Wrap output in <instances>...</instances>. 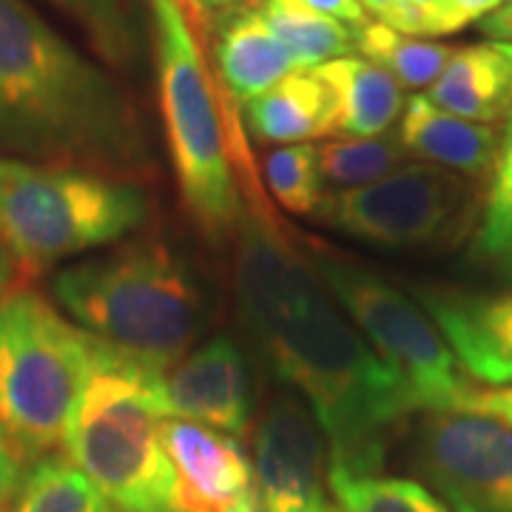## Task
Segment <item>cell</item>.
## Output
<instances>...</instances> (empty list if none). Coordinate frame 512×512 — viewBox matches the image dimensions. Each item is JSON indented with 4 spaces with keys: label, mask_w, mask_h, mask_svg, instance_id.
Here are the masks:
<instances>
[{
    "label": "cell",
    "mask_w": 512,
    "mask_h": 512,
    "mask_svg": "<svg viewBox=\"0 0 512 512\" xmlns=\"http://www.w3.org/2000/svg\"><path fill=\"white\" fill-rule=\"evenodd\" d=\"M234 293L242 328L268 370L325 430L330 476H379L387 439L419 404L362 330L276 231L248 214L237 234Z\"/></svg>",
    "instance_id": "obj_1"
},
{
    "label": "cell",
    "mask_w": 512,
    "mask_h": 512,
    "mask_svg": "<svg viewBox=\"0 0 512 512\" xmlns=\"http://www.w3.org/2000/svg\"><path fill=\"white\" fill-rule=\"evenodd\" d=\"M0 157L146 185L160 171L134 97L26 0H0Z\"/></svg>",
    "instance_id": "obj_2"
},
{
    "label": "cell",
    "mask_w": 512,
    "mask_h": 512,
    "mask_svg": "<svg viewBox=\"0 0 512 512\" xmlns=\"http://www.w3.org/2000/svg\"><path fill=\"white\" fill-rule=\"evenodd\" d=\"M52 296L77 328L165 373L205 328V293L191 262L157 234L60 268Z\"/></svg>",
    "instance_id": "obj_3"
},
{
    "label": "cell",
    "mask_w": 512,
    "mask_h": 512,
    "mask_svg": "<svg viewBox=\"0 0 512 512\" xmlns=\"http://www.w3.org/2000/svg\"><path fill=\"white\" fill-rule=\"evenodd\" d=\"M163 382L165 370L89 336L63 447L120 512H174L177 478L160 439Z\"/></svg>",
    "instance_id": "obj_4"
},
{
    "label": "cell",
    "mask_w": 512,
    "mask_h": 512,
    "mask_svg": "<svg viewBox=\"0 0 512 512\" xmlns=\"http://www.w3.org/2000/svg\"><path fill=\"white\" fill-rule=\"evenodd\" d=\"M160 83L165 146L185 211L211 242L239 234L248 220L228 128L225 92L214 86L197 37L191 0H148Z\"/></svg>",
    "instance_id": "obj_5"
},
{
    "label": "cell",
    "mask_w": 512,
    "mask_h": 512,
    "mask_svg": "<svg viewBox=\"0 0 512 512\" xmlns=\"http://www.w3.org/2000/svg\"><path fill=\"white\" fill-rule=\"evenodd\" d=\"M151 208L146 183L0 157V242L23 274L123 242Z\"/></svg>",
    "instance_id": "obj_6"
},
{
    "label": "cell",
    "mask_w": 512,
    "mask_h": 512,
    "mask_svg": "<svg viewBox=\"0 0 512 512\" xmlns=\"http://www.w3.org/2000/svg\"><path fill=\"white\" fill-rule=\"evenodd\" d=\"M89 333L32 288L0 296V427L23 461L66 444L86 376Z\"/></svg>",
    "instance_id": "obj_7"
},
{
    "label": "cell",
    "mask_w": 512,
    "mask_h": 512,
    "mask_svg": "<svg viewBox=\"0 0 512 512\" xmlns=\"http://www.w3.org/2000/svg\"><path fill=\"white\" fill-rule=\"evenodd\" d=\"M308 262L339 308L362 330L370 348L407 384L419 410L450 413L467 407L476 390L464 379L456 353L416 299H407V293L382 276L328 251H313Z\"/></svg>",
    "instance_id": "obj_8"
},
{
    "label": "cell",
    "mask_w": 512,
    "mask_h": 512,
    "mask_svg": "<svg viewBox=\"0 0 512 512\" xmlns=\"http://www.w3.org/2000/svg\"><path fill=\"white\" fill-rule=\"evenodd\" d=\"M313 220L393 251L444 248L478 225V191L467 177L436 165H399L376 183L325 194Z\"/></svg>",
    "instance_id": "obj_9"
},
{
    "label": "cell",
    "mask_w": 512,
    "mask_h": 512,
    "mask_svg": "<svg viewBox=\"0 0 512 512\" xmlns=\"http://www.w3.org/2000/svg\"><path fill=\"white\" fill-rule=\"evenodd\" d=\"M416 470L453 512H512V427L476 413H424Z\"/></svg>",
    "instance_id": "obj_10"
},
{
    "label": "cell",
    "mask_w": 512,
    "mask_h": 512,
    "mask_svg": "<svg viewBox=\"0 0 512 512\" xmlns=\"http://www.w3.org/2000/svg\"><path fill=\"white\" fill-rule=\"evenodd\" d=\"M259 512H339L330 493V447L302 396L276 393L254 427Z\"/></svg>",
    "instance_id": "obj_11"
},
{
    "label": "cell",
    "mask_w": 512,
    "mask_h": 512,
    "mask_svg": "<svg viewBox=\"0 0 512 512\" xmlns=\"http://www.w3.org/2000/svg\"><path fill=\"white\" fill-rule=\"evenodd\" d=\"M174 467V512H259L254 464L234 436L183 419L160 424Z\"/></svg>",
    "instance_id": "obj_12"
},
{
    "label": "cell",
    "mask_w": 512,
    "mask_h": 512,
    "mask_svg": "<svg viewBox=\"0 0 512 512\" xmlns=\"http://www.w3.org/2000/svg\"><path fill=\"white\" fill-rule=\"evenodd\" d=\"M168 419L245 436L254 421V367L231 336H214L165 373Z\"/></svg>",
    "instance_id": "obj_13"
},
{
    "label": "cell",
    "mask_w": 512,
    "mask_h": 512,
    "mask_svg": "<svg viewBox=\"0 0 512 512\" xmlns=\"http://www.w3.org/2000/svg\"><path fill=\"white\" fill-rule=\"evenodd\" d=\"M413 296L470 376L495 387L512 384V293L416 285Z\"/></svg>",
    "instance_id": "obj_14"
},
{
    "label": "cell",
    "mask_w": 512,
    "mask_h": 512,
    "mask_svg": "<svg viewBox=\"0 0 512 512\" xmlns=\"http://www.w3.org/2000/svg\"><path fill=\"white\" fill-rule=\"evenodd\" d=\"M399 140L404 154H413L467 180L493 174L501 151L495 128L461 120L456 114L433 106L427 97H413L407 103L399 126Z\"/></svg>",
    "instance_id": "obj_15"
},
{
    "label": "cell",
    "mask_w": 512,
    "mask_h": 512,
    "mask_svg": "<svg viewBox=\"0 0 512 512\" xmlns=\"http://www.w3.org/2000/svg\"><path fill=\"white\" fill-rule=\"evenodd\" d=\"M214 60L225 92L242 103H251L254 97L274 89L288 74L302 72L282 40L262 20L256 3L239 6L237 12L220 20Z\"/></svg>",
    "instance_id": "obj_16"
},
{
    "label": "cell",
    "mask_w": 512,
    "mask_h": 512,
    "mask_svg": "<svg viewBox=\"0 0 512 512\" xmlns=\"http://www.w3.org/2000/svg\"><path fill=\"white\" fill-rule=\"evenodd\" d=\"M427 100L439 109L456 114L461 120L490 126L512 111V66L498 49L487 46H464L450 57L447 69L430 86Z\"/></svg>",
    "instance_id": "obj_17"
},
{
    "label": "cell",
    "mask_w": 512,
    "mask_h": 512,
    "mask_svg": "<svg viewBox=\"0 0 512 512\" xmlns=\"http://www.w3.org/2000/svg\"><path fill=\"white\" fill-rule=\"evenodd\" d=\"M245 120L262 143L296 146L299 140L333 137L339 111L328 86L311 72H293L274 89L245 103Z\"/></svg>",
    "instance_id": "obj_18"
},
{
    "label": "cell",
    "mask_w": 512,
    "mask_h": 512,
    "mask_svg": "<svg viewBox=\"0 0 512 512\" xmlns=\"http://www.w3.org/2000/svg\"><path fill=\"white\" fill-rule=\"evenodd\" d=\"M313 74L333 92L342 134L376 137L390 131L402 114V86L370 60L339 57L316 66Z\"/></svg>",
    "instance_id": "obj_19"
},
{
    "label": "cell",
    "mask_w": 512,
    "mask_h": 512,
    "mask_svg": "<svg viewBox=\"0 0 512 512\" xmlns=\"http://www.w3.org/2000/svg\"><path fill=\"white\" fill-rule=\"evenodd\" d=\"M86 35L94 55L123 74H140L151 49L148 0H52Z\"/></svg>",
    "instance_id": "obj_20"
},
{
    "label": "cell",
    "mask_w": 512,
    "mask_h": 512,
    "mask_svg": "<svg viewBox=\"0 0 512 512\" xmlns=\"http://www.w3.org/2000/svg\"><path fill=\"white\" fill-rule=\"evenodd\" d=\"M256 9L302 72H311L356 49V29L345 26L342 20L319 15L296 0H256Z\"/></svg>",
    "instance_id": "obj_21"
},
{
    "label": "cell",
    "mask_w": 512,
    "mask_h": 512,
    "mask_svg": "<svg viewBox=\"0 0 512 512\" xmlns=\"http://www.w3.org/2000/svg\"><path fill=\"white\" fill-rule=\"evenodd\" d=\"M356 49L384 72L390 74L402 89H427L447 69L456 49L402 35L384 23L367 20L365 26H356Z\"/></svg>",
    "instance_id": "obj_22"
},
{
    "label": "cell",
    "mask_w": 512,
    "mask_h": 512,
    "mask_svg": "<svg viewBox=\"0 0 512 512\" xmlns=\"http://www.w3.org/2000/svg\"><path fill=\"white\" fill-rule=\"evenodd\" d=\"M9 512H120L69 458L43 456L23 473Z\"/></svg>",
    "instance_id": "obj_23"
},
{
    "label": "cell",
    "mask_w": 512,
    "mask_h": 512,
    "mask_svg": "<svg viewBox=\"0 0 512 512\" xmlns=\"http://www.w3.org/2000/svg\"><path fill=\"white\" fill-rule=\"evenodd\" d=\"M473 254L484 268L512 285V111L478 217Z\"/></svg>",
    "instance_id": "obj_24"
},
{
    "label": "cell",
    "mask_w": 512,
    "mask_h": 512,
    "mask_svg": "<svg viewBox=\"0 0 512 512\" xmlns=\"http://www.w3.org/2000/svg\"><path fill=\"white\" fill-rule=\"evenodd\" d=\"M319 148V165L325 183L345 188H362L393 174L404 157L399 131H384L376 137L328 140Z\"/></svg>",
    "instance_id": "obj_25"
},
{
    "label": "cell",
    "mask_w": 512,
    "mask_h": 512,
    "mask_svg": "<svg viewBox=\"0 0 512 512\" xmlns=\"http://www.w3.org/2000/svg\"><path fill=\"white\" fill-rule=\"evenodd\" d=\"M339 512H453L430 487L410 478L330 476Z\"/></svg>",
    "instance_id": "obj_26"
},
{
    "label": "cell",
    "mask_w": 512,
    "mask_h": 512,
    "mask_svg": "<svg viewBox=\"0 0 512 512\" xmlns=\"http://www.w3.org/2000/svg\"><path fill=\"white\" fill-rule=\"evenodd\" d=\"M262 174L274 200L291 214L313 217L319 202L325 200V177L316 146L296 143L276 148L265 157Z\"/></svg>",
    "instance_id": "obj_27"
},
{
    "label": "cell",
    "mask_w": 512,
    "mask_h": 512,
    "mask_svg": "<svg viewBox=\"0 0 512 512\" xmlns=\"http://www.w3.org/2000/svg\"><path fill=\"white\" fill-rule=\"evenodd\" d=\"M376 23H384L410 37L450 35L467 23L458 12L456 0H359Z\"/></svg>",
    "instance_id": "obj_28"
},
{
    "label": "cell",
    "mask_w": 512,
    "mask_h": 512,
    "mask_svg": "<svg viewBox=\"0 0 512 512\" xmlns=\"http://www.w3.org/2000/svg\"><path fill=\"white\" fill-rule=\"evenodd\" d=\"M23 458L15 450L12 439L0 427V512L12 510V501L18 495L20 481H23Z\"/></svg>",
    "instance_id": "obj_29"
},
{
    "label": "cell",
    "mask_w": 512,
    "mask_h": 512,
    "mask_svg": "<svg viewBox=\"0 0 512 512\" xmlns=\"http://www.w3.org/2000/svg\"><path fill=\"white\" fill-rule=\"evenodd\" d=\"M296 3H302V6H308L319 15H328L333 20H348L353 29L367 23V12L362 9L359 0H296Z\"/></svg>",
    "instance_id": "obj_30"
},
{
    "label": "cell",
    "mask_w": 512,
    "mask_h": 512,
    "mask_svg": "<svg viewBox=\"0 0 512 512\" xmlns=\"http://www.w3.org/2000/svg\"><path fill=\"white\" fill-rule=\"evenodd\" d=\"M464 410L487 413V416L507 421L512 427V390H476Z\"/></svg>",
    "instance_id": "obj_31"
},
{
    "label": "cell",
    "mask_w": 512,
    "mask_h": 512,
    "mask_svg": "<svg viewBox=\"0 0 512 512\" xmlns=\"http://www.w3.org/2000/svg\"><path fill=\"white\" fill-rule=\"evenodd\" d=\"M481 32L490 40H495V43L512 46V0L504 3V6H498L493 15H487V18L481 20Z\"/></svg>",
    "instance_id": "obj_32"
},
{
    "label": "cell",
    "mask_w": 512,
    "mask_h": 512,
    "mask_svg": "<svg viewBox=\"0 0 512 512\" xmlns=\"http://www.w3.org/2000/svg\"><path fill=\"white\" fill-rule=\"evenodd\" d=\"M456 6L464 23H473V20L493 15L498 6H504V0H456Z\"/></svg>",
    "instance_id": "obj_33"
},
{
    "label": "cell",
    "mask_w": 512,
    "mask_h": 512,
    "mask_svg": "<svg viewBox=\"0 0 512 512\" xmlns=\"http://www.w3.org/2000/svg\"><path fill=\"white\" fill-rule=\"evenodd\" d=\"M15 274H18V265H15V259L9 256V251L0 242V296L9 288H15Z\"/></svg>",
    "instance_id": "obj_34"
},
{
    "label": "cell",
    "mask_w": 512,
    "mask_h": 512,
    "mask_svg": "<svg viewBox=\"0 0 512 512\" xmlns=\"http://www.w3.org/2000/svg\"><path fill=\"white\" fill-rule=\"evenodd\" d=\"M194 6H231L234 0H191Z\"/></svg>",
    "instance_id": "obj_35"
},
{
    "label": "cell",
    "mask_w": 512,
    "mask_h": 512,
    "mask_svg": "<svg viewBox=\"0 0 512 512\" xmlns=\"http://www.w3.org/2000/svg\"><path fill=\"white\" fill-rule=\"evenodd\" d=\"M498 49L504 52V57L510 60V66H512V46H507V43H498Z\"/></svg>",
    "instance_id": "obj_36"
}]
</instances>
